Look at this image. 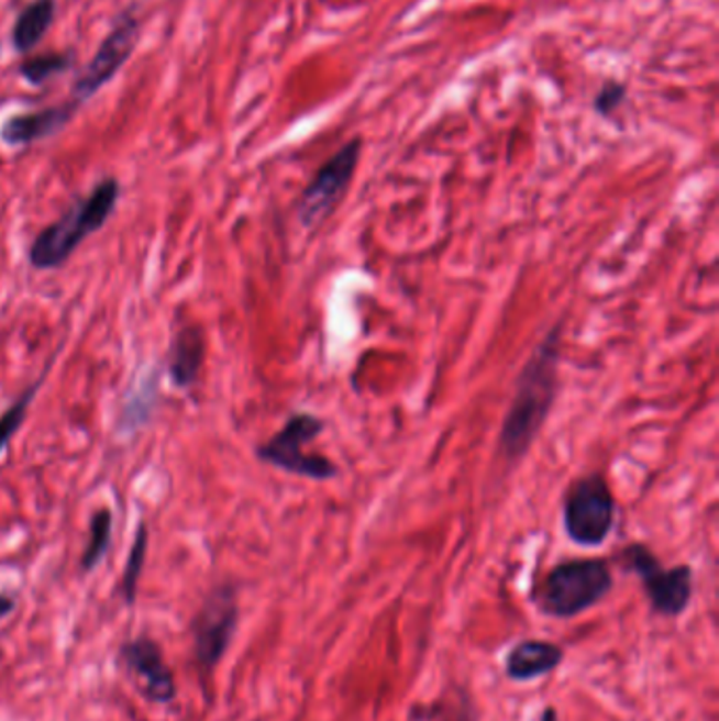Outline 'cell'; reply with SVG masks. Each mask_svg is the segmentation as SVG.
I'll return each instance as SVG.
<instances>
[{
	"label": "cell",
	"instance_id": "obj_14",
	"mask_svg": "<svg viewBox=\"0 0 719 721\" xmlns=\"http://www.w3.org/2000/svg\"><path fill=\"white\" fill-rule=\"evenodd\" d=\"M55 20V0H32L26 4L11 30L13 47L20 53L34 49Z\"/></svg>",
	"mask_w": 719,
	"mask_h": 721
},
{
	"label": "cell",
	"instance_id": "obj_6",
	"mask_svg": "<svg viewBox=\"0 0 719 721\" xmlns=\"http://www.w3.org/2000/svg\"><path fill=\"white\" fill-rule=\"evenodd\" d=\"M620 566L642 580L643 591L652 610L661 617H679L693 599V567H663L659 557L642 544H627L620 555Z\"/></svg>",
	"mask_w": 719,
	"mask_h": 721
},
{
	"label": "cell",
	"instance_id": "obj_1",
	"mask_svg": "<svg viewBox=\"0 0 719 721\" xmlns=\"http://www.w3.org/2000/svg\"><path fill=\"white\" fill-rule=\"evenodd\" d=\"M564 328L555 325L542 337L532 357L517 376L513 401L500 426V454L519 463L540 435L560 390V357Z\"/></svg>",
	"mask_w": 719,
	"mask_h": 721
},
{
	"label": "cell",
	"instance_id": "obj_19",
	"mask_svg": "<svg viewBox=\"0 0 719 721\" xmlns=\"http://www.w3.org/2000/svg\"><path fill=\"white\" fill-rule=\"evenodd\" d=\"M627 98H629V87L618 78H608L593 98V112L601 119H610L618 108L624 106Z\"/></svg>",
	"mask_w": 719,
	"mask_h": 721
},
{
	"label": "cell",
	"instance_id": "obj_12",
	"mask_svg": "<svg viewBox=\"0 0 719 721\" xmlns=\"http://www.w3.org/2000/svg\"><path fill=\"white\" fill-rule=\"evenodd\" d=\"M206 360V334L199 325H184L174 337L169 346L167 371L174 387L180 390H190L199 382L201 369Z\"/></svg>",
	"mask_w": 719,
	"mask_h": 721
},
{
	"label": "cell",
	"instance_id": "obj_17",
	"mask_svg": "<svg viewBox=\"0 0 719 721\" xmlns=\"http://www.w3.org/2000/svg\"><path fill=\"white\" fill-rule=\"evenodd\" d=\"M52 367V365H49ZM49 367L43 371V376H38V380L27 387L4 412L0 413V456L7 452L11 439L15 437L20 433V429L24 426L26 422L27 410H30V403L34 401L36 392L43 387L45 378H47V371Z\"/></svg>",
	"mask_w": 719,
	"mask_h": 721
},
{
	"label": "cell",
	"instance_id": "obj_10",
	"mask_svg": "<svg viewBox=\"0 0 719 721\" xmlns=\"http://www.w3.org/2000/svg\"><path fill=\"white\" fill-rule=\"evenodd\" d=\"M119 663L148 702L172 705L178 696L176 675L165 661L161 645L151 637H135L121 645Z\"/></svg>",
	"mask_w": 719,
	"mask_h": 721
},
{
	"label": "cell",
	"instance_id": "obj_2",
	"mask_svg": "<svg viewBox=\"0 0 719 721\" xmlns=\"http://www.w3.org/2000/svg\"><path fill=\"white\" fill-rule=\"evenodd\" d=\"M121 197V184L106 178L93 190L70 207L59 220L36 234L27 249V259L36 270H53L64 266L80 247L85 239L102 231L112 218Z\"/></svg>",
	"mask_w": 719,
	"mask_h": 721
},
{
	"label": "cell",
	"instance_id": "obj_4",
	"mask_svg": "<svg viewBox=\"0 0 719 721\" xmlns=\"http://www.w3.org/2000/svg\"><path fill=\"white\" fill-rule=\"evenodd\" d=\"M325 431V422L314 413H294L281 431L257 445L259 463L275 466L283 473L307 477L312 481H330L338 475L335 464L323 454H307L305 445Z\"/></svg>",
	"mask_w": 719,
	"mask_h": 721
},
{
	"label": "cell",
	"instance_id": "obj_11",
	"mask_svg": "<svg viewBox=\"0 0 719 721\" xmlns=\"http://www.w3.org/2000/svg\"><path fill=\"white\" fill-rule=\"evenodd\" d=\"M78 106L80 103L73 100V102L47 106V108L34 110V112L11 114L0 125V140L11 148H22V146L43 142L68 127V123L77 114Z\"/></svg>",
	"mask_w": 719,
	"mask_h": 721
},
{
	"label": "cell",
	"instance_id": "obj_9",
	"mask_svg": "<svg viewBox=\"0 0 719 721\" xmlns=\"http://www.w3.org/2000/svg\"><path fill=\"white\" fill-rule=\"evenodd\" d=\"M137 38H140V20L137 15H133V11H125L119 18L117 26L112 27V32L103 38L100 49L91 57L87 68L77 78L73 89V100L78 103L91 100L103 85H108L117 77L119 70L133 55Z\"/></svg>",
	"mask_w": 719,
	"mask_h": 721
},
{
	"label": "cell",
	"instance_id": "obj_20",
	"mask_svg": "<svg viewBox=\"0 0 719 721\" xmlns=\"http://www.w3.org/2000/svg\"><path fill=\"white\" fill-rule=\"evenodd\" d=\"M18 608V597L13 592H0V620L7 619Z\"/></svg>",
	"mask_w": 719,
	"mask_h": 721
},
{
	"label": "cell",
	"instance_id": "obj_15",
	"mask_svg": "<svg viewBox=\"0 0 719 721\" xmlns=\"http://www.w3.org/2000/svg\"><path fill=\"white\" fill-rule=\"evenodd\" d=\"M112 530H114V517L108 507L98 509L91 519H89V539L85 544V551L80 555V569L82 572H93L100 566L103 557L110 551L112 544Z\"/></svg>",
	"mask_w": 719,
	"mask_h": 721
},
{
	"label": "cell",
	"instance_id": "obj_18",
	"mask_svg": "<svg viewBox=\"0 0 719 721\" xmlns=\"http://www.w3.org/2000/svg\"><path fill=\"white\" fill-rule=\"evenodd\" d=\"M73 66V57L68 53H43L30 57L20 66V75L30 85H45L49 78L64 75Z\"/></svg>",
	"mask_w": 719,
	"mask_h": 721
},
{
	"label": "cell",
	"instance_id": "obj_13",
	"mask_svg": "<svg viewBox=\"0 0 719 721\" xmlns=\"http://www.w3.org/2000/svg\"><path fill=\"white\" fill-rule=\"evenodd\" d=\"M564 661V650L551 642L528 640L515 645L507 656V675L515 681H530L557 669Z\"/></svg>",
	"mask_w": 719,
	"mask_h": 721
},
{
	"label": "cell",
	"instance_id": "obj_16",
	"mask_svg": "<svg viewBox=\"0 0 719 721\" xmlns=\"http://www.w3.org/2000/svg\"><path fill=\"white\" fill-rule=\"evenodd\" d=\"M146 553H148V528L142 521L135 530L133 542H131L128 562L123 567V576H121V585H119V591H121L125 606H133L137 599V587H140V578H142L144 564H146Z\"/></svg>",
	"mask_w": 719,
	"mask_h": 721
},
{
	"label": "cell",
	"instance_id": "obj_3",
	"mask_svg": "<svg viewBox=\"0 0 719 721\" xmlns=\"http://www.w3.org/2000/svg\"><path fill=\"white\" fill-rule=\"evenodd\" d=\"M615 585L606 559H569L553 567L537 591L539 608L555 619H572L599 603Z\"/></svg>",
	"mask_w": 719,
	"mask_h": 721
},
{
	"label": "cell",
	"instance_id": "obj_8",
	"mask_svg": "<svg viewBox=\"0 0 719 721\" xmlns=\"http://www.w3.org/2000/svg\"><path fill=\"white\" fill-rule=\"evenodd\" d=\"M239 626V599L232 585H218L207 592L190 622L195 661L201 677H211L226 656Z\"/></svg>",
	"mask_w": 719,
	"mask_h": 721
},
{
	"label": "cell",
	"instance_id": "obj_7",
	"mask_svg": "<svg viewBox=\"0 0 719 721\" xmlns=\"http://www.w3.org/2000/svg\"><path fill=\"white\" fill-rule=\"evenodd\" d=\"M361 153L363 142L361 137H353L314 171L296 206L298 220L305 229L321 226L344 201L357 174Z\"/></svg>",
	"mask_w": 719,
	"mask_h": 721
},
{
	"label": "cell",
	"instance_id": "obj_5",
	"mask_svg": "<svg viewBox=\"0 0 719 721\" xmlns=\"http://www.w3.org/2000/svg\"><path fill=\"white\" fill-rule=\"evenodd\" d=\"M617 521V498L601 473L580 477L564 498V530L580 546L608 541Z\"/></svg>",
	"mask_w": 719,
	"mask_h": 721
}]
</instances>
